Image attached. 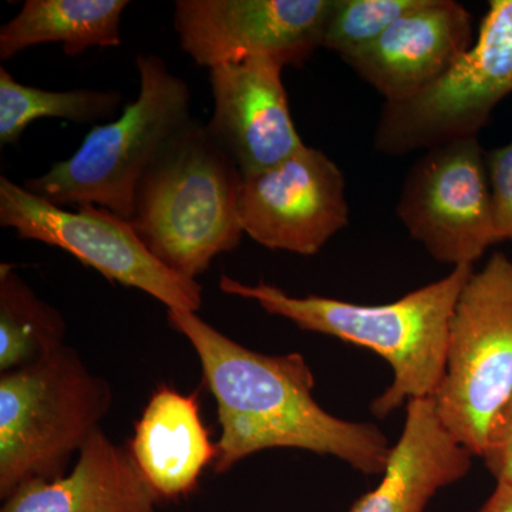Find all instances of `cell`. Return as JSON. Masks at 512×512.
<instances>
[{"label": "cell", "instance_id": "12", "mask_svg": "<svg viewBox=\"0 0 512 512\" xmlns=\"http://www.w3.org/2000/svg\"><path fill=\"white\" fill-rule=\"evenodd\" d=\"M282 70L265 59L210 70L214 111L205 126L244 177L284 163L305 147L293 123Z\"/></svg>", "mask_w": 512, "mask_h": 512}, {"label": "cell", "instance_id": "1", "mask_svg": "<svg viewBox=\"0 0 512 512\" xmlns=\"http://www.w3.org/2000/svg\"><path fill=\"white\" fill-rule=\"evenodd\" d=\"M168 322L191 343L218 406L215 473L272 448H298L382 476L392 447L375 424L333 416L313 397L315 376L299 353L268 356L239 345L195 312L168 309Z\"/></svg>", "mask_w": 512, "mask_h": 512}, {"label": "cell", "instance_id": "9", "mask_svg": "<svg viewBox=\"0 0 512 512\" xmlns=\"http://www.w3.org/2000/svg\"><path fill=\"white\" fill-rule=\"evenodd\" d=\"M397 215L436 261L453 268L474 266L503 242L478 136L426 150L404 178Z\"/></svg>", "mask_w": 512, "mask_h": 512}, {"label": "cell", "instance_id": "2", "mask_svg": "<svg viewBox=\"0 0 512 512\" xmlns=\"http://www.w3.org/2000/svg\"><path fill=\"white\" fill-rule=\"evenodd\" d=\"M474 266H457L444 278L383 305H357L323 296L288 295L274 285H245L221 275L227 295L251 299L298 328L373 350L393 370V382L370 404L386 419L404 403L433 397L446 370L448 332L454 309Z\"/></svg>", "mask_w": 512, "mask_h": 512}, {"label": "cell", "instance_id": "7", "mask_svg": "<svg viewBox=\"0 0 512 512\" xmlns=\"http://www.w3.org/2000/svg\"><path fill=\"white\" fill-rule=\"evenodd\" d=\"M512 93V0H491L474 46L423 92L384 103L375 147L384 156L478 136Z\"/></svg>", "mask_w": 512, "mask_h": 512}, {"label": "cell", "instance_id": "11", "mask_svg": "<svg viewBox=\"0 0 512 512\" xmlns=\"http://www.w3.org/2000/svg\"><path fill=\"white\" fill-rule=\"evenodd\" d=\"M345 188L338 164L305 146L284 163L244 177L239 221L262 247L316 255L349 225Z\"/></svg>", "mask_w": 512, "mask_h": 512}, {"label": "cell", "instance_id": "13", "mask_svg": "<svg viewBox=\"0 0 512 512\" xmlns=\"http://www.w3.org/2000/svg\"><path fill=\"white\" fill-rule=\"evenodd\" d=\"M473 42L468 10L454 0H424L375 43L343 60L387 103L410 99L441 79Z\"/></svg>", "mask_w": 512, "mask_h": 512}, {"label": "cell", "instance_id": "3", "mask_svg": "<svg viewBox=\"0 0 512 512\" xmlns=\"http://www.w3.org/2000/svg\"><path fill=\"white\" fill-rule=\"evenodd\" d=\"M242 181L235 161L194 121L144 175L128 222L165 266L197 281L241 244Z\"/></svg>", "mask_w": 512, "mask_h": 512}, {"label": "cell", "instance_id": "19", "mask_svg": "<svg viewBox=\"0 0 512 512\" xmlns=\"http://www.w3.org/2000/svg\"><path fill=\"white\" fill-rule=\"evenodd\" d=\"M123 96L109 90L77 89L47 92L26 86L0 67V146H15L26 128L40 119H60L89 124L111 119Z\"/></svg>", "mask_w": 512, "mask_h": 512}, {"label": "cell", "instance_id": "4", "mask_svg": "<svg viewBox=\"0 0 512 512\" xmlns=\"http://www.w3.org/2000/svg\"><path fill=\"white\" fill-rule=\"evenodd\" d=\"M136 66L137 99L94 126L72 157L26 178V190L57 207L94 205L130 221L144 175L195 121L190 86L161 57L138 55Z\"/></svg>", "mask_w": 512, "mask_h": 512}, {"label": "cell", "instance_id": "18", "mask_svg": "<svg viewBox=\"0 0 512 512\" xmlns=\"http://www.w3.org/2000/svg\"><path fill=\"white\" fill-rule=\"evenodd\" d=\"M62 315L23 282L13 266H0V370L32 365L64 345Z\"/></svg>", "mask_w": 512, "mask_h": 512}, {"label": "cell", "instance_id": "16", "mask_svg": "<svg viewBox=\"0 0 512 512\" xmlns=\"http://www.w3.org/2000/svg\"><path fill=\"white\" fill-rule=\"evenodd\" d=\"M131 458L157 498H178L197 487L214 464L212 444L195 396L163 386L151 396L131 441Z\"/></svg>", "mask_w": 512, "mask_h": 512}, {"label": "cell", "instance_id": "5", "mask_svg": "<svg viewBox=\"0 0 512 512\" xmlns=\"http://www.w3.org/2000/svg\"><path fill=\"white\" fill-rule=\"evenodd\" d=\"M110 384L63 345L0 377V495L62 477L73 454L100 429Z\"/></svg>", "mask_w": 512, "mask_h": 512}, {"label": "cell", "instance_id": "21", "mask_svg": "<svg viewBox=\"0 0 512 512\" xmlns=\"http://www.w3.org/2000/svg\"><path fill=\"white\" fill-rule=\"evenodd\" d=\"M487 167L498 234L512 242V140L487 153Z\"/></svg>", "mask_w": 512, "mask_h": 512}, {"label": "cell", "instance_id": "23", "mask_svg": "<svg viewBox=\"0 0 512 512\" xmlns=\"http://www.w3.org/2000/svg\"><path fill=\"white\" fill-rule=\"evenodd\" d=\"M477 512H512V485L497 483L493 494Z\"/></svg>", "mask_w": 512, "mask_h": 512}, {"label": "cell", "instance_id": "8", "mask_svg": "<svg viewBox=\"0 0 512 512\" xmlns=\"http://www.w3.org/2000/svg\"><path fill=\"white\" fill-rule=\"evenodd\" d=\"M0 225L20 239L69 252L110 282L138 289L168 309L197 313L202 286L171 271L151 254L130 222L94 205L64 210L2 175Z\"/></svg>", "mask_w": 512, "mask_h": 512}, {"label": "cell", "instance_id": "15", "mask_svg": "<svg viewBox=\"0 0 512 512\" xmlns=\"http://www.w3.org/2000/svg\"><path fill=\"white\" fill-rule=\"evenodd\" d=\"M157 500L131 454L99 429L80 450L72 473L25 485L2 512H157Z\"/></svg>", "mask_w": 512, "mask_h": 512}, {"label": "cell", "instance_id": "17", "mask_svg": "<svg viewBox=\"0 0 512 512\" xmlns=\"http://www.w3.org/2000/svg\"><path fill=\"white\" fill-rule=\"evenodd\" d=\"M127 0H26L0 29V59H12L37 45L60 43L67 56L90 47L121 45V18Z\"/></svg>", "mask_w": 512, "mask_h": 512}, {"label": "cell", "instance_id": "22", "mask_svg": "<svg viewBox=\"0 0 512 512\" xmlns=\"http://www.w3.org/2000/svg\"><path fill=\"white\" fill-rule=\"evenodd\" d=\"M481 457L497 483L512 485V397L495 417Z\"/></svg>", "mask_w": 512, "mask_h": 512}, {"label": "cell", "instance_id": "10", "mask_svg": "<svg viewBox=\"0 0 512 512\" xmlns=\"http://www.w3.org/2000/svg\"><path fill=\"white\" fill-rule=\"evenodd\" d=\"M335 0H178L181 49L208 69L265 59L302 66L322 47Z\"/></svg>", "mask_w": 512, "mask_h": 512}, {"label": "cell", "instance_id": "6", "mask_svg": "<svg viewBox=\"0 0 512 512\" xmlns=\"http://www.w3.org/2000/svg\"><path fill=\"white\" fill-rule=\"evenodd\" d=\"M512 397V261L495 252L464 285L448 332L446 370L433 396L448 433L481 457Z\"/></svg>", "mask_w": 512, "mask_h": 512}, {"label": "cell", "instance_id": "20", "mask_svg": "<svg viewBox=\"0 0 512 512\" xmlns=\"http://www.w3.org/2000/svg\"><path fill=\"white\" fill-rule=\"evenodd\" d=\"M423 3L424 0H335L322 47L342 60L355 56Z\"/></svg>", "mask_w": 512, "mask_h": 512}, {"label": "cell", "instance_id": "14", "mask_svg": "<svg viewBox=\"0 0 512 512\" xmlns=\"http://www.w3.org/2000/svg\"><path fill=\"white\" fill-rule=\"evenodd\" d=\"M473 457L443 426L433 397L410 400L382 481L348 512H426L434 495L467 476Z\"/></svg>", "mask_w": 512, "mask_h": 512}]
</instances>
